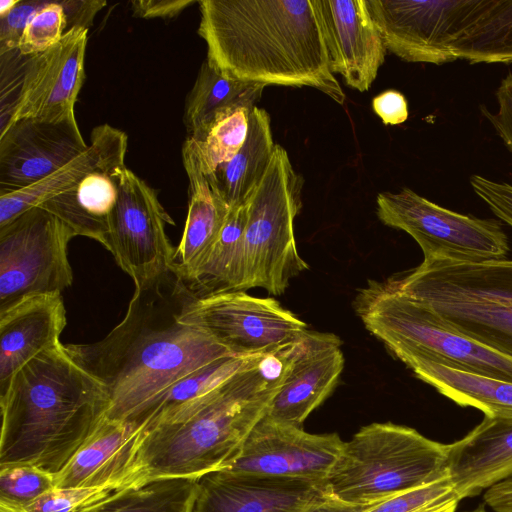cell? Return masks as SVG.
<instances>
[{
    "label": "cell",
    "mask_w": 512,
    "mask_h": 512,
    "mask_svg": "<svg viewBox=\"0 0 512 512\" xmlns=\"http://www.w3.org/2000/svg\"><path fill=\"white\" fill-rule=\"evenodd\" d=\"M195 297L173 266L135 286L125 317L105 338L64 344L70 357L106 389L108 419L131 424L174 382L233 354L203 329L181 321Z\"/></svg>",
    "instance_id": "obj_1"
},
{
    "label": "cell",
    "mask_w": 512,
    "mask_h": 512,
    "mask_svg": "<svg viewBox=\"0 0 512 512\" xmlns=\"http://www.w3.org/2000/svg\"><path fill=\"white\" fill-rule=\"evenodd\" d=\"M198 34L226 78L315 88L339 104L317 0H201Z\"/></svg>",
    "instance_id": "obj_2"
},
{
    "label": "cell",
    "mask_w": 512,
    "mask_h": 512,
    "mask_svg": "<svg viewBox=\"0 0 512 512\" xmlns=\"http://www.w3.org/2000/svg\"><path fill=\"white\" fill-rule=\"evenodd\" d=\"M289 347L264 354L223 384L146 429L138 462L147 478L199 479L223 469L267 414L289 368Z\"/></svg>",
    "instance_id": "obj_3"
},
{
    "label": "cell",
    "mask_w": 512,
    "mask_h": 512,
    "mask_svg": "<svg viewBox=\"0 0 512 512\" xmlns=\"http://www.w3.org/2000/svg\"><path fill=\"white\" fill-rule=\"evenodd\" d=\"M104 386L64 344L44 351L0 391V469L29 465L59 472L106 417Z\"/></svg>",
    "instance_id": "obj_4"
},
{
    "label": "cell",
    "mask_w": 512,
    "mask_h": 512,
    "mask_svg": "<svg viewBox=\"0 0 512 512\" xmlns=\"http://www.w3.org/2000/svg\"><path fill=\"white\" fill-rule=\"evenodd\" d=\"M388 281L462 334L512 358V260H423Z\"/></svg>",
    "instance_id": "obj_5"
},
{
    "label": "cell",
    "mask_w": 512,
    "mask_h": 512,
    "mask_svg": "<svg viewBox=\"0 0 512 512\" xmlns=\"http://www.w3.org/2000/svg\"><path fill=\"white\" fill-rule=\"evenodd\" d=\"M449 449L407 426L366 425L344 442L326 495L356 506L381 502L447 476Z\"/></svg>",
    "instance_id": "obj_6"
},
{
    "label": "cell",
    "mask_w": 512,
    "mask_h": 512,
    "mask_svg": "<svg viewBox=\"0 0 512 512\" xmlns=\"http://www.w3.org/2000/svg\"><path fill=\"white\" fill-rule=\"evenodd\" d=\"M365 328L398 357L421 356L462 371L512 381V358L462 334L388 280L370 281L355 298Z\"/></svg>",
    "instance_id": "obj_7"
},
{
    "label": "cell",
    "mask_w": 512,
    "mask_h": 512,
    "mask_svg": "<svg viewBox=\"0 0 512 512\" xmlns=\"http://www.w3.org/2000/svg\"><path fill=\"white\" fill-rule=\"evenodd\" d=\"M302 177L287 151L276 144L271 162L249 198L244 234V288L283 294L308 269L295 241L294 220L302 207Z\"/></svg>",
    "instance_id": "obj_8"
},
{
    "label": "cell",
    "mask_w": 512,
    "mask_h": 512,
    "mask_svg": "<svg viewBox=\"0 0 512 512\" xmlns=\"http://www.w3.org/2000/svg\"><path fill=\"white\" fill-rule=\"evenodd\" d=\"M87 41L88 29L75 27L44 52L25 55L16 48L0 54V131L21 118H75Z\"/></svg>",
    "instance_id": "obj_9"
},
{
    "label": "cell",
    "mask_w": 512,
    "mask_h": 512,
    "mask_svg": "<svg viewBox=\"0 0 512 512\" xmlns=\"http://www.w3.org/2000/svg\"><path fill=\"white\" fill-rule=\"evenodd\" d=\"M75 236L39 206L0 227V312L27 297L61 293L71 286L67 247Z\"/></svg>",
    "instance_id": "obj_10"
},
{
    "label": "cell",
    "mask_w": 512,
    "mask_h": 512,
    "mask_svg": "<svg viewBox=\"0 0 512 512\" xmlns=\"http://www.w3.org/2000/svg\"><path fill=\"white\" fill-rule=\"evenodd\" d=\"M376 202L380 221L408 233L422 249L424 260L503 259L509 251L497 220L451 211L409 188L379 193Z\"/></svg>",
    "instance_id": "obj_11"
},
{
    "label": "cell",
    "mask_w": 512,
    "mask_h": 512,
    "mask_svg": "<svg viewBox=\"0 0 512 512\" xmlns=\"http://www.w3.org/2000/svg\"><path fill=\"white\" fill-rule=\"evenodd\" d=\"M387 50L407 62L441 65L457 60L462 40L486 0H366Z\"/></svg>",
    "instance_id": "obj_12"
},
{
    "label": "cell",
    "mask_w": 512,
    "mask_h": 512,
    "mask_svg": "<svg viewBox=\"0 0 512 512\" xmlns=\"http://www.w3.org/2000/svg\"><path fill=\"white\" fill-rule=\"evenodd\" d=\"M236 355L270 354L294 343L307 324L274 298L245 291L195 297L180 317Z\"/></svg>",
    "instance_id": "obj_13"
},
{
    "label": "cell",
    "mask_w": 512,
    "mask_h": 512,
    "mask_svg": "<svg viewBox=\"0 0 512 512\" xmlns=\"http://www.w3.org/2000/svg\"><path fill=\"white\" fill-rule=\"evenodd\" d=\"M118 198L109 217L106 249L134 281L146 283L173 267L175 249L165 231L174 221L156 190L122 166L113 171Z\"/></svg>",
    "instance_id": "obj_14"
},
{
    "label": "cell",
    "mask_w": 512,
    "mask_h": 512,
    "mask_svg": "<svg viewBox=\"0 0 512 512\" xmlns=\"http://www.w3.org/2000/svg\"><path fill=\"white\" fill-rule=\"evenodd\" d=\"M343 445L337 433L312 434L264 416L221 470L325 482Z\"/></svg>",
    "instance_id": "obj_15"
},
{
    "label": "cell",
    "mask_w": 512,
    "mask_h": 512,
    "mask_svg": "<svg viewBox=\"0 0 512 512\" xmlns=\"http://www.w3.org/2000/svg\"><path fill=\"white\" fill-rule=\"evenodd\" d=\"M87 148L75 118L12 122L0 131V194L37 183Z\"/></svg>",
    "instance_id": "obj_16"
},
{
    "label": "cell",
    "mask_w": 512,
    "mask_h": 512,
    "mask_svg": "<svg viewBox=\"0 0 512 512\" xmlns=\"http://www.w3.org/2000/svg\"><path fill=\"white\" fill-rule=\"evenodd\" d=\"M285 381L273 399L267 418L302 427L336 387L344 368L340 338L306 330L289 347Z\"/></svg>",
    "instance_id": "obj_17"
},
{
    "label": "cell",
    "mask_w": 512,
    "mask_h": 512,
    "mask_svg": "<svg viewBox=\"0 0 512 512\" xmlns=\"http://www.w3.org/2000/svg\"><path fill=\"white\" fill-rule=\"evenodd\" d=\"M325 482L218 470L198 479L192 512H306Z\"/></svg>",
    "instance_id": "obj_18"
},
{
    "label": "cell",
    "mask_w": 512,
    "mask_h": 512,
    "mask_svg": "<svg viewBox=\"0 0 512 512\" xmlns=\"http://www.w3.org/2000/svg\"><path fill=\"white\" fill-rule=\"evenodd\" d=\"M332 73L367 91L384 63L386 47L366 0H317Z\"/></svg>",
    "instance_id": "obj_19"
},
{
    "label": "cell",
    "mask_w": 512,
    "mask_h": 512,
    "mask_svg": "<svg viewBox=\"0 0 512 512\" xmlns=\"http://www.w3.org/2000/svg\"><path fill=\"white\" fill-rule=\"evenodd\" d=\"M142 428L105 417L54 474V487H97L148 480L138 462Z\"/></svg>",
    "instance_id": "obj_20"
},
{
    "label": "cell",
    "mask_w": 512,
    "mask_h": 512,
    "mask_svg": "<svg viewBox=\"0 0 512 512\" xmlns=\"http://www.w3.org/2000/svg\"><path fill=\"white\" fill-rule=\"evenodd\" d=\"M66 322L61 293L30 296L0 312V391L25 364L61 344Z\"/></svg>",
    "instance_id": "obj_21"
},
{
    "label": "cell",
    "mask_w": 512,
    "mask_h": 512,
    "mask_svg": "<svg viewBox=\"0 0 512 512\" xmlns=\"http://www.w3.org/2000/svg\"><path fill=\"white\" fill-rule=\"evenodd\" d=\"M447 473L460 500L512 477V416H485L450 444Z\"/></svg>",
    "instance_id": "obj_22"
},
{
    "label": "cell",
    "mask_w": 512,
    "mask_h": 512,
    "mask_svg": "<svg viewBox=\"0 0 512 512\" xmlns=\"http://www.w3.org/2000/svg\"><path fill=\"white\" fill-rule=\"evenodd\" d=\"M128 136L123 131L102 124L93 128L87 150L69 163L26 188L0 194V227L22 213L77 185L94 171H114L125 166Z\"/></svg>",
    "instance_id": "obj_23"
},
{
    "label": "cell",
    "mask_w": 512,
    "mask_h": 512,
    "mask_svg": "<svg viewBox=\"0 0 512 512\" xmlns=\"http://www.w3.org/2000/svg\"><path fill=\"white\" fill-rule=\"evenodd\" d=\"M182 160L189 181L188 213L173 266L189 282L208 257L230 207L212 189L189 138L182 147Z\"/></svg>",
    "instance_id": "obj_24"
},
{
    "label": "cell",
    "mask_w": 512,
    "mask_h": 512,
    "mask_svg": "<svg viewBox=\"0 0 512 512\" xmlns=\"http://www.w3.org/2000/svg\"><path fill=\"white\" fill-rule=\"evenodd\" d=\"M397 358L456 404L481 410L488 417L512 416V381L458 370L417 355Z\"/></svg>",
    "instance_id": "obj_25"
},
{
    "label": "cell",
    "mask_w": 512,
    "mask_h": 512,
    "mask_svg": "<svg viewBox=\"0 0 512 512\" xmlns=\"http://www.w3.org/2000/svg\"><path fill=\"white\" fill-rule=\"evenodd\" d=\"M274 143L268 112L255 106L249 115L247 138L239 152L206 176L212 189L230 207L251 197L271 162Z\"/></svg>",
    "instance_id": "obj_26"
},
{
    "label": "cell",
    "mask_w": 512,
    "mask_h": 512,
    "mask_svg": "<svg viewBox=\"0 0 512 512\" xmlns=\"http://www.w3.org/2000/svg\"><path fill=\"white\" fill-rule=\"evenodd\" d=\"M112 173L104 170L91 172L77 185L39 207L61 219L76 236L91 238L106 247L109 217L118 198Z\"/></svg>",
    "instance_id": "obj_27"
},
{
    "label": "cell",
    "mask_w": 512,
    "mask_h": 512,
    "mask_svg": "<svg viewBox=\"0 0 512 512\" xmlns=\"http://www.w3.org/2000/svg\"><path fill=\"white\" fill-rule=\"evenodd\" d=\"M248 208L249 199L230 208L208 257L187 282L198 297L222 291H244V234Z\"/></svg>",
    "instance_id": "obj_28"
},
{
    "label": "cell",
    "mask_w": 512,
    "mask_h": 512,
    "mask_svg": "<svg viewBox=\"0 0 512 512\" xmlns=\"http://www.w3.org/2000/svg\"><path fill=\"white\" fill-rule=\"evenodd\" d=\"M266 85L226 78L205 59L184 103L188 136L206 127L218 114L239 107L253 109Z\"/></svg>",
    "instance_id": "obj_29"
},
{
    "label": "cell",
    "mask_w": 512,
    "mask_h": 512,
    "mask_svg": "<svg viewBox=\"0 0 512 512\" xmlns=\"http://www.w3.org/2000/svg\"><path fill=\"white\" fill-rule=\"evenodd\" d=\"M261 355H228L187 374L147 403L131 424L146 429L178 407L211 392Z\"/></svg>",
    "instance_id": "obj_30"
},
{
    "label": "cell",
    "mask_w": 512,
    "mask_h": 512,
    "mask_svg": "<svg viewBox=\"0 0 512 512\" xmlns=\"http://www.w3.org/2000/svg\"><path fill=\"white\" fill-rule=\"evenodd\" d=\"M197 489L198 479H149L83 512H192Z\"/></svg>",
    "instance_id": "obj_31"
},
{
    "label": "cell",
    "mask_w": 512,
    "mask_h": 512,
    "mask_svg": "<svg viewBox=\"0 0 512 512\" xmlns=\"http://www.w3.org/2000/svg\"><path fill=\"white\" fill-rule=\"evenodd\" d=\"M472 64L512 61V0H487L457 50V60Z\"/></svg>",
    "instance_id": "obj_32"
},
{
    "label": "cell",
    "mask_w": 512,
    "mask_h": 512,
    "mask_svg": "<svg viewBox=\"0 0 512 512\" xmlns=\"http://www.w3.org/2000/svg\"><path fill=\"white\" fill-rule=\"evenodd\" d=\"M252 109L239 107L218 114L206 127L187 138L193 142L205 176L230 161L242 148L248 134Z\"/></svg>",
    "instance_id": "obj_33"
},
{
    "label": "cell",
    "mask_w": 512,
    "mask_h": 512,
    "mask_svg": "<svg viewBox=\"0 0 512 512\" xmlns=\"http://www.w3.org/2000/svg\"><path fill=\"white\" fill-rule=\"evenodd\" d=\"M141 480L97 487L52 488L25 505L0 501V512H83L110 499Z\"/></svg>",
    "instance_id": "obj_34"
},
{
    "label": "cell",
    "mask_w": 512,
    "mask_h": 512,
    "mask_svg": "<svg viewBox=\"0 0 512 512\" xmlns=\"http://www.w3.org/2000/svg\"><path fill=\"white\" fill-rule=\"evenodd\" d=\"M460 501L447 475L365 506L361 512H456Z\"/></svg>",
    "instance_id": "obj_35"
},
{
    "label": "cell",
    "mask_w": 512,
    "mask_h": 512,
    "mask_svg": "<svg viewBox=\"0 0 512 512\" xmlns=\"http://www.w3.org/2000/svg\"><path fill=\"white\" fill-rule=\"evenodd\" d=\"M67 32V18L61 0L45 1L26 26L18 46L22 54L44 52L57 44Z\"/></svg>",
    "instance_id": "obj_36"
},
{
    "label": "cell",
    "mask_w": 512,
    "mask_h": 512,
    "mask_svg": "<svg viewBox=\"0 0 512 512\" xmlns=\"http://www.w3.org/2000/svg\"><path fill=\"white\" fill-rule=\"evenodd\" d=\"M54 488V474L34 466L0 469V501L25 505Z\"/></svg>",
    "instance_id": "obj_37"
},
{
    "label": "cell",
    "mask_w": 512,
    "mask_h": 512,
    "mask_svg": "<svg viewBox=\"0 0 512 512\" xmlns=\"http://www.w3.org/2000/svg\"><path fill=\"white\" fill-rule=\"evenodd\" d=\"M46 0H20L5 16L0 17V54L16 49L22 34Z\"/></svg>",
    "instance_id": "obj_38"
},
{
    "label": "cell",
    "mask_w": 512,
    "mask_h": 512,
    "mask_svg": "<svg viewBox=\"0 0 512 512\" xmlns=\"http://www.w3.org/2000/svg\"><path fill=\"white\" fill-rule=\"evenodd\" d=\"M470 184L475 194L491 211L512 226V185L499 183L480 175H472Z\"/></svg>",
    "instance_id": "obj_39"
},
{
    "label": "cell",
    "mask_w": 512,
    "mask_h": 512,
    "mask_svg": "<svg viewBox=\"0 0 512 512\" xmlns=\"http://www.w3.org/2000/svg\"><path fill=\"white\" fill-rule=\"evenodd\" d=\"M496 99L498 103L496 113H491L484 106L481 110L512 153V73H508L502 79L496 91Z\"/></svg>",
    "instance_id": "obj_40"
},
{
    "label": "cell",
    "mask_w": 512,
    "mask_h": 512,
    "mask_svg": "<svg viewBox=\"0 0 512 512\" xmlns=\"http://www.w3.org/2000/svg\"><path fill=\"white\" fill-rule=\"evenodd\" d=\"M372 107L386 125L401 124L409 115L405 96L396 90H387L374 97Z\"/></svg>",
    "instance_id": "obj_41"
},
{
    "label": "cell",
    "mask_w": 512,
    "mask_h": 512,
    "mask_svg": "<svg viewBox=\"0 0 512 512\" xmlns=\"http://www.w3.org/2000/svg\"><path fill=\"white\" fill-rule=\"evenodd\" d=\"M196 2L195 0H133L130 1V6L133 15L138 18L170 19Z\"/></svg>",
    "instance_id": "obj_42"
},
{
    "label": "cell",
    "mask_w": 512,
    "mask_h": 512,
    "mask_svg": "<svg viewBox=\"0 0 512 512\" xmlns=\"http://www.w3.org/2000/svg\"><path fill=\"white\" fill-rule=\"evenodd\" d=\"M67 18V31L80 27L89 29L96 14L106 5L103 0H61Z\"/></svg>",
    "instance_id": "obj_43"
},
{
    "label": "cell",
    "mask_w": 512,
    "mask_h": 512,
    "mask_svg": "<svg viewBox=\"0 0 512 512\" xmlns=\"http://www.w3.org/2000/svg\"><path fill=\"white\" fill-rule=\"evenodd\" d=\"M364 507L347 504L326 495L308 508L306 512H361Z\"/></svg>",
    "instance_id": "obj_44"
},
{
    "label": "cell",
    "mask_w": 512,
    "mask_h": 512,
    "mask_svg": "<svg viewBox=\"0 0 512 512\" xmlns=\"http://www.w3.org/2000/svg\"><path fill=\"white\" fill-rule=\"evenodd\" d=\"M20 0H0V17L8 14Z\"/></svg>",
    "instance_id": "obj_45"
},
{
    "label": "cell",
    "mask_w": 512,
    "mask_h": 512,
    "mask_svg": "<svg viewBox=\"0 0 512 512\" xmlns=\"http://www.w3.org/2000/svg\"><path fill=\"white\" fill-rule=\"evenodd\" d=\"M508 497L512 506V477L508 481Z\"/></svg>",
    "instance_id": "obj_46"
},
{
    "label": "cell",
    "mask_w": 512,
    "mask_h": 512,
    "mask_svg": "<svg viewBox=\"0 0 512 512\" xmlns=\"http://www.w3.org/2000/svg\"><path fill=\"white\" fill-rule=\"evenodd\" d=\"M465 512H488L486 510V507L485 505H479L477 508L473 509V510H470V511H465Z\"/></svg>",
    "instance_id": "obj_47"
}]
</instances>
